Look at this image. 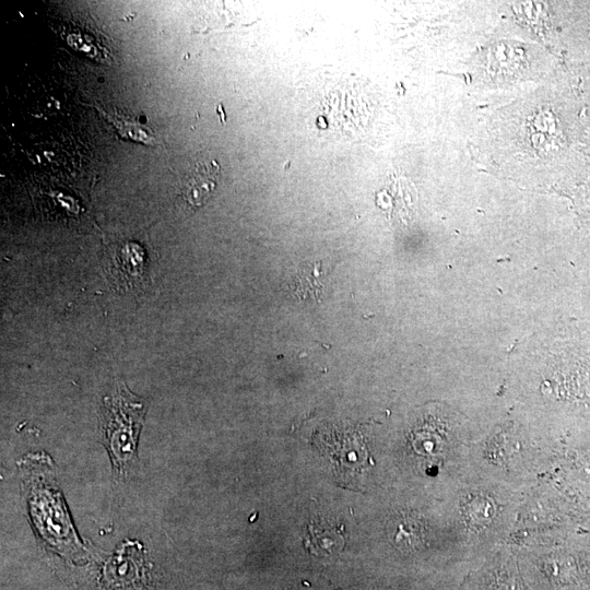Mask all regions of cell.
<instances>
[{"label":"cell","instance_id":"6da1fadb","mask_svg":"<svg viewBox=\"0 0 590 590\" xmlns=\"http://www.w3.org/2000/svg\"><path fill=\"white\" fill-rule=\"evenodd\" d=\"M144 415V400L131 393L125 385L117 386L103 400L99 411L101 441L117 475L126 474L137 458Z\"/></svg>","mask_w":590,"mask_h":590},{"label":"cell","instance_id":"7a4b0ae2","mask_svg":"<svg viewBox=\"0 0 590 590\" xmlns=\"http://www.w3.org/2000/svg\"><path fill=\"white\" fill-rule=\"evenodd\" d=\"M28 506L38 531L47 542L58 548L78 544L79 540L70 524L63 503L49 481L39 480L32 488L30 487Z\"/></svg>","mask_w":590,"mask_h":590},{"label":"cell","instance_id":"3957f363","mask_svg":"<svg viewBox=\"0 0 590 590\" xmlns=\"http://www.w3.org/2000/svg\"><path fill=\"white\" fill-rule=\"evenodd\" d=\"M303 545L315 556L337 554L345 545L344 524L323 516L312 517L306 524Z\"/></svg>","mask_w":590,"mask_h":590},{"label":"cell","instance_id":"277c9868","mask_svg":"<svg viewBox=\"0 0 590 590\" xmlns=\"http://www.w3.org/2000/svg\"><path fill=\"white\" fill-rule=\"evenodd\" d=\"M221 168L215 161L198 163L185 181L182 196L191 206L203 205L215 190Z\"/></svg>","mask_w":590,"mask_h":590},{"label":"cell","instance_id":"5b68a950","mask_svg":"<svg viewBox=\"0 0 590 590\" xmlns=\"http://www.w3.org/2000/svg\"><path fill=\"white\" fill-rule=\"evenodd\" d=\"M110 272L117 283L134 285L142 280L144 273L143 249L133 243H127L116 250Z\"/></svg>","mask_w":590,"mask_h":590},{"label":"cell","instance_id":"8992f818","mask_svg":"<svg viewBox=\"0 0 590 590\" xmlns=\"http://www.w3.org/2000/svg\"><path fill=\"white\" fill-rule=\"evenodd\" d=\"M389 532L392 542L403 550L415 548L423 542V524L417 517L409 514L397 517Z\"/></svg>","mask_w":590,"mask_h":590},{"label":"cell","instance_id":"52a82bcc","mask_svg":"<svg viewBox=\"0 0 590 590\" xmlns=\"http://www.w3.org/2000/svg\"><path fill=\"white\" fill-rule=\"evenodd\" d=\"M321 264L302 267L293 279V291L302 298L316 297L321 293Z\"/></svg>","mask_w":590,"mask_h":590},{"label":"cell","instance_id":"ba28073f","mask_svg":"<svg viewBox=\"0 0 590 590\" xmlns=\"http://www.w3.org/2000/svg\"><path fill=\"white\" fill-rule=\"evenodd\" d=\"M101 111V110H99ZM113 125L116 126L117 130L122 137L132 139L134 141L144 142L146 144L153 145L156 142V139L153 132L146 129L144 126L140 125L137 120L130 119L129 117L121 115H107L104 111H101Z\"/></svg>","mask_w":590,"mask_h":590},{"label":"cell","instance_id":"9c48e42d","mask_svg":"<svg viewBox=\"0 0 590 590\" xmlns=\"http://www.w3.org/2000/svg\"><path fill=\"white\" fill-rule=\"evenodd\" d=\"M577 208L581 220L590 227V181L579 191Z\"/></svg>","mask_w":590,"mask_h":590}]
</instances>
